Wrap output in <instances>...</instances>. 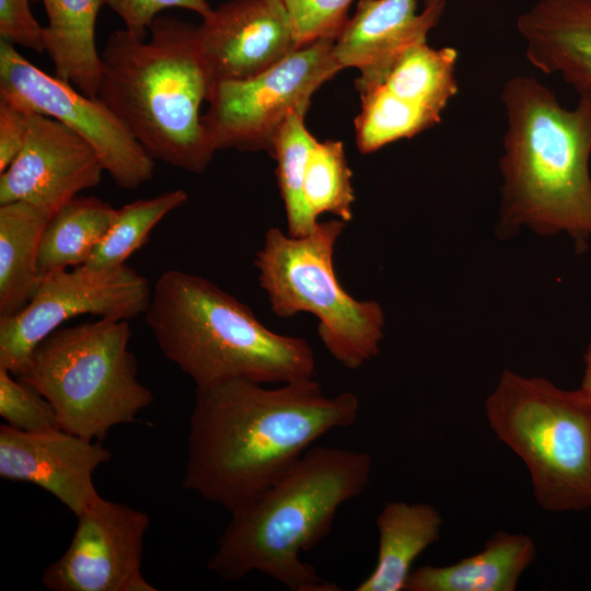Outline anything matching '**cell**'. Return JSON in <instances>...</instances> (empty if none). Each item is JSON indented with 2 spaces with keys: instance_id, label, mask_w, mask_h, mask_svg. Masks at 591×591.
<instances>
[{
  "instance_id": "6da1fadb",
  "label": "cell",
  "mask_w": 591,
  "mask_h": 591,
  "mask_svg": "<svg viewBox=\"0 0 591 591\" xmlns=\"http://www.w3.org/2000/svg\"><path fill=\"white\" fill-rule=\"evenodd\" d=\"M359 407L352 392L329 396L313 378L276 387L247 380L196 387L182 486L230 513L316 440L354 425Z\"/></svg>"
},
{
  "instance_id": "7a4b0ae2",
  "label": "cell",
  "mask_w": 591,
  "mask_h": 591,
  "mask_svg": "<svg viewBox=\"0 0 591 591\" xmlns=\"http://www.w3.org/2000/svg\"><path fill=\"white\" fill-rule=\"evenodd\" d=\"M506 132L499 234L521 229L591 241V99L564 107L536 79L515 76L501 91Z\"/></svg>"
},
{
  "instance_id": "3957f363",
  "label": "cell",
  "mask_w": 591,
  "mask_h": 591,
  "mask_svg": "<svg viewBox=\"0 0 591 591\" xmlns=\"http://www.w3.org/2000/svg\"><path fill=\"white\" fill-rule=\"evenodd\" d=\"M372 468L367 452L311 447L277 480L230 512L207 561L225 581L259 572L292 591H338L304 563L331 532L336 512L358 497Z\"/></svg>"
},
{
  "instance_id": "277c9868",
  "label": "cell",
  "mask_w": 591,
  "mask_h": 591,
  "mask_svg": "<svg viewBox=\"0 0 591 591\" xmlns=\"http://www.w3.org/2000/svg\"><path fill=\"white\" fill-rule=\"evenodd\" d=\"M150 37L113 32L101 55L97 99L153 159L201 173L215 152L200 115L213 80L197 26L159 15Z\"/></svg>"
},
{
  "instance_id": "5b68a950",
  "label": "cell",
  "mask_w": 591,
  "mask_h": 591,
  "mask_svg": "<svg viewBox=\"0 0 591 591\" xmlns=\"http://www.w3.org/2000/svg\"><path fill=\"white\" fill-rule=\"evenodd\" d=\"M144 321L163 356L196 387L231 380L282 384L315 372L304 338L267 328L250 306L199 275L163 273Z\"/></svg>"
},
{
  "instance_id": "8992f818",
  "label": "cell",
  "mask_w": 591,
  "mask_h": 591,
  "mask_svg": "<svg viewBox=\"0 0 591 591\" xmlns=\"http://www.w3.org/2000/svg\"><path fill=\"white\" fill-rule=\"evenodd\" d=\"M130 336L126 320L59 327L35 347L18 378L50 402L60 429L102 441L153 402L138 379Z\"/></svg>"
},
{
  "instance_id": "52a82bcc",
  "label": "cell",
  "mask_w": 591,
  "mask_h": 591,
  "mask_svg": "<svg viewBox=\"0 0 591 591\" xmlns=\"http://www.w3.org/2000/svg\"><path fill=\"white\" fill-rule=\"evenodd\" d=\"M496 436L529 468L538 505L553 512L591 507V396L505 370L485 402Z\"/></svg>"
},
{
  "instance_id": "ba28073f",
  "label": "cell",
  "mask_w": 591,
  "mask_h": 591,
  "mask_svg": "<svg viewBox=\"0 0 591 591\" xmlns=\"http://www.w3.org/2000/svg\"><path fill=\"white\" fill-rule=\"evenodd\" d=\"M346 225L340 219L317 221L303 236L270 228L254 265L274 314H313L326 350L341 366L356 370L379 355L385 313L375 300L355 299L336 277L334 250Z\"/></svg>"
},
{
  "instance_id": "9c48e42d",
  "label": "cell",
  "mask_w": 591,
  "mask_h": 591,
  "mask_svg": "<svg viewBox=\"0 0 591 591\" xmlns=\"http://www.w3.org/2000/svg\"><path fill=\"white\" fill-rule=\"evenodd\" d=\"M335 39L302 47L268 70L213 84L202 125L216 150L267 151L292 113L305 116L315 91L341 70Z\"/></svg>"
},
{
  "instance_id": "30bf717a",
  "label": "cell",
  "mask_w": 591,
  "mask_h": 591,
  "mask_svg": "<svg viewBox=\"0 0 591 591\" xmlns=\"http://www.w3.org/2000/svg\"><path fill=\"white\" fill-rule=\"evenodd\" d=\"M151 296L148 279L127 264L43 275L20 312L0 317V367L19 376L35 347L63 322L85 314L129 321L147 312Z\"/></svg>"
},
{
  "instance_id": "8fae6325",
  "label": "cell",
  "mask_w": 591,
  "mask_h": 591,
  "mask_svg": "<svg viewBox=\"0 0 591 591\" xmlns=\"http://www.w3.org/2000/svg\"><path fill=\"white\" fill-rule=\"evenodd\" d=\"M0 97L53 117L78 134L120 188L132 190L152 178L154 159L101 100L37 68L2 39Z\"/></svg>"
},
{
  "instance_id": "7c38bea8",
  "label": "cell",
  "mask_w": 591,
  "mask_h": 591,
  "mask_svg": "<svg viewBox=\"0 0 591 591\" xmlns=\"http://www.w3.org/2000/svg\"><path fill=\"white\" fill-rule=\"evenodd\" d=\"M459 54L427 40L407 47L374 85L359 92L356 143L363 154L437 126L459 92Z\"/></svg>"
},
{
  "instance_id": "4fadbf2b",
  "label": "cell",
  "mask_w": 591,
  "mask_h": 591,
  "mask_svg": "<svg viewBox=\"0 0 591 591\" xmlns=\"http://www.w3.org/2000/svg\"><path fill=\"white\" fill-rule=\"evenodd\" d=\"M65 553L44 570L51 591H155L141 572L149 515L103 497L78 517Z\"/></svg>"
},
{
  "instance_id": "5bb4252c",
  "label": "cell",
  "mask_w": 591,
  "mask_h": 591,
  "mask_svg": "<svg viewBox=\"0 0 591 591\" xmlns=\"http://www.w3.org/2000/svg\"><path fill=\"white\" fill-rule=\"evenodd\" d=\"M103 172L83 138L57 119L31 112L24 146L0 173V205L24 201L53 218L80 192L97 186Z\"/></svg>"
},
{
  "instance_id": "9a60e30c",
  "label": "cell",
  "mask_w": 591,
  "mask_h": 591,
  "mask_svg": "<svg viewBox=\"0 0 591 591\" xmlns=\"http://www.w3.org/2000/svg\"><path fill=\"white\" fill-rule=\"evenodd\" d=\"M111 457L101 441L59 427L22 431L0 426V477L40 487L76 517L101 496L93 475Z\"/></svg>"
},
{
  "instance_id": "2e32d148",
  "label": "cell",
  "mask_w": 591,
  "mask_h": 591,
  "mask_svg": "<svg viewBox=\"0 0 591 591\" xmlns=\"http://www.w3.org/2000/svg\"><path fill=\"white\" fill-rule=\"evenodd\" d=\"M197 31L213 84L255 77L300 49L283 0H230Z\"/></svg>"
},
{
  "instance_id": "e0dca14e",
  "label": "cell",
  "mask_w": 591,
  "mask_h": 591,
  "mask_svg": "<svg viewBox=\"0 0 591 591\" xmlns=\"http://www.w3.org/2000/svg\"><path fill=\"white\" fill-rule=\"evenodd\" d=\"M442 14L431 8L417 13V0H359L334 42V56L341 69L359 70L361 92L376 84L407 47L427 40Z\"/></svg>"
},
{
  "instance_id": "ac0fdd59",
  "label": "cell",
  "mask_w": 591,
  "mask_h": 591,
  "mask_svg": "<svg viewBox=\"0 0 591 591\" xmlns=\"http://www.w3.org/2000/svg\"><path fill=\"white\" fill-rule=\"evenodd\" d=\"M530 63L591 99V0H538L517 20Z\"/></svg>"
},
{
  "instance_id": "d6986e66",
  "label": "cell",
  "mask_w": 591,
  "mask_h": 591,
  "mask_svg": "<svg viewBox=\"0 0 591 591\" xmlns=\"http://www.w3.org/2000/svg\"><path fill=\"white\" fill-rule=\"evenodd\" d=\"M536 546L523 533H495L479 553L455 564L412 570L406 591H514L534 561Z\"/></svg>"
},
{
  "instance_id": "ffe728a7",
  "label": "cell",
  "mask_w": 591,
  "mask_h": 591,
  "mask_svg": "<svg viewBox=\"0 0 591 591\" xmlns=\"http://www.w3.org/2000/svg\"><path fill=\"white\" fill-rule=\"evenodd\" d=\"M379 549L356 591H403L415 559L440 537L442 518L429 503L387 502L376 517Z\"/></svg>"
},
{
  "instance_id": "44dd1931",
  "label": "cell",
  "mask_w": 591,
  "mask_h": 591,
  "mask_svg": "<svg viewBox=\"0 0 591 591\" xmlns=\"http://www.w3.org/2000/svg\"><path fill=\"white\" fill-rule=\"evenodd\" d=\"M48 24L44 27L45 51L55 76L81 93L97 97L101 55L95 24L105 0H42Z\"/></svg>"
},
{
  "instance_id": "7402d4cb",
  "label": "cell",
  "mask_w": 591,
  "mask_h": 591,
  "mask_svg": "<svg viewBox=\"0 0 591 591\" xmlns=\"http://www.w3.org/2000/svg\"><path fill=\"white\" fill-rule=\"evenodd\" d=\"M50 219L24 201L0 205V317L20 312L34 294L42 278L39 244Z\"/></svg>"
},
{
  "instance_id": "603a6c76",
  "label": "cell",
  "mask_w": 591,
  "mask_h": 591,
  "mask_svg": "<svg viewBox=\"0 0 591 591\" xmlns=\"http://www.w3.org/2000/svg\"><path fill=\"white\" fill-rule=\"evenodd\" d=\"M117 209L95 196H77L49 220L39 244L40 275L84 265L105 236Z\"/></svg>"
},
{
  "instance_id": "cb8c5ba5",
  "label": "cell",
  "mask_w": 591,
  "mask_h": 591,
  "mask_svg": "<svg viewBox=\"0 0 591 591\" xmlns=\"http://www.w3.org/2000/svg\"><path fill=\"white\" fill-rule=\"evenodd\" d=\"M316 139L309 132L304 116L290 114L274 140L271 157L276 160V176L283 201L287 233L309 234L317 220L311 215L303 194L305 165Z\"/></svg>"
},
{
  "instance_id": "d4e9b609",
  "label": "cell",
  "mask_w": 591,
  "mask_h": 591,
  "mask_svg": "<svg viewBox=\"0 0 591 591\" xmlns=\"http://www.w3.org/2000/svg\"><path fill=\"white\" fill-rule=\"evenodd\" d=\"M187 199L185 190L174 189L151 198L135 200L117 209L114 223L85 264L95 268L126 264V259L146 244L151 230Z\"/></svg>"
},
{
  "instance_id": "484cf974",
  "label": "cell",
  "mask_w": 591,
  "mask_h": 591,
  "mask_svg": "<svg viewBox=\"0 0 591 591\" xmlns=\"http://www.w3.org/2000/svg\"><path fill=\"white\" fill-rule=\"evenodd\" d=\"M351 178L343 142L316 141L306 160L303 185L306 206L316 220L324 212L347 223L352 219Z\"/></svg>"
},
{
  "instance_id": "4316f807",
  "label": "cell",
  "mask_w": 591,
  "mask_h": 591,
  "mask_svg": "<svg viewBox=\"0 0 591 591\" xmlns=\"http://www.w3.org/2000/svg\"><path fill=\"white\" fill-rule=\"evenodd\" d=\"M0 416L22 431H43L58 427L50 402L35 387L0 367Z\"/></svg>"
},
{
  "instance_id": "83f0119b",
  "label": "cell",
  "mask_w": 591,
  "mask_h": 591,
  "mask_svg": "<svg viewBox=\"0 0 591 591\" xmlns=\"http://www.w3.org/2000/svg\"><path fill=\"white\" fill-rule=\"evenodd\" d=\"M354 0H283L299 48L320 39H336Z\"/></svg>"
},
{
  "instance_id": "f1b7e54d",
  "label": "cell",
  "mask_w": 591,
  "mask_h": 591,
  "mask_svg": "<svg viewBox=\"0 0 591 591\" xmlns=\"http://www.w3.org/2000/svg\"><path fill=\"white\" fill-rule=\"evenodd\" d=\"M105 4L123 20L125 28L142 39L147 38L151 25L163 10L181 8L201 18L212 11L206 0H105Z\"/></svg>"
},
{
  "instance_id": "f546056e",
  "label": "cell",
  "mask_w": 591,
  "mask_h": 591,
  "mask_svg": "<svg viewBox=\"0 0 591 591\" xmlns=\"http://www.w3.org/2000/svg\"><path fill=\"white\" fill-rule=\"evenodd\" d=\"M31 0H0V36L12 45L42 54L45 51L44 27L37 22Z\"/></svg>"
},
{
  "instance_id": "4dcf8cb0",
  "label": "cell",
  "mask_w": 591,
  "mask_h": 591,
  "mask_svg": "<svg viewBox=\"0 0 591 591\" xmlns=\"http://www.w3.org/2000/svg\"><path fill=\"white\" fill-rule=\"evenodd\" d=\"M31 112L0 97V173L4 172L24 146Z\"/></svg>"
},
{
  "instance_id": "1f68e13d",
  "label": "cell",
  "mask_w": 591,
  "mask_h": 591,
  "mask_svg": "<svg viewBox=\"0 0 591 591\" xmlns=\"http://www.w3.org/2000/svg\"><path fill=\"white\" fill-rule=\"evenodd\" d=\"M580 389L591 396V341L584 356V372Z\"/></svg>"
},
{
  "instance_id": "d6a6232c",
  "label": "cell",
  "mask_w": 591,
  "mask_h": 591,
  "mask_svg": "<svg viewBox=\"0 0 591 591\" xmlns=\"http://www.w3.org/2000/svg\"><path fill=\"white\" fill-rule=\"evenodd\" d=\"M448 0H424V8L439 9L444 11Z\"/></svg>"
}]
</instances>
